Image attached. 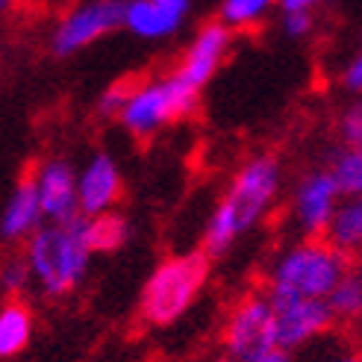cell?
<instances>
[{
  "instance_id": "6da1fadb",
  "label": "cell",
  "mask_w": 362,
  "mask_h": 362,
  "mask_svg": "<svg viewBox=\"0 0 362 362\" xmlns=\"http://www.w3.org/2000/svg\"><path fill=\"white\" fill-rule=\"evenodd\" d=\"M280 183L283 171L277 156L259 153L245 162L227 186L218 206L212 209L209 224L204 230V250L212 259L224 257L245 233H250L265 218L280 194Z\"/></svg>"
},
{
  "instance_id": "7a4b0ae2",
  "label": "cell",
  "mask_w": 362,
  "mask_h": 362,
  "mask_svg": "<svg viewBox=\"0 0 362 362\" xmlns=\"http://www.w3.org/2000/svg\"><path fill=\"white\" fill-rule=\"evenodd\" d=\"M92 253L86 215L71 221H47L24 242L33 283L47 298H65L74 292L88 274Z\"/></svg>"
},
{
  "instance_id": "3957f363",
  "label": "cell",
  "mask_w": 362,
  "mask_h": 362,
  "mask_svg": "<svg viewBox=\"0 0 362 362\" xmlns=\"http://www.w3.org/2000/svg\"><path fill=\"white\" fill-rule=\"evenodd\" d=\"M351 271V257L333 247L327 239H303L286 247L268 271V298H324Z\"/></svg>"
},
{
  "instance_id": "277c9868",
  "label": "cell",
  "mask_w": 362,
  "mask_h": 362,
  "mask_svg": "<svg viewBox=\"0 0 362 362\" xmlns=\"http://www.w3.org/2000/svg\"><path fill=\"white\" fill-rule=\"evenodd\" d=\"M209 253L192 250L162 259L148 277L139 298V315L151 327H171L180 321L209 280Z\"/></svg>"
},
{
  "instance_id": "5b68a950",
  "label": "cell",
  "mask_w": 362,
  "mask_h": 362,
  "mask_svg": "<svg viewBox=\"0 0 362 362\" xmlns=\"http://www.w3.org/2000/svg\"><path fill=\"white\" fill-rule=\"evenodd\" d=\"M197 95H201V88H194L174 71L171 77L139 83L130 100L124 103L118 121L130 136L151 139L162 127L189 118L197 110Z\"/></svg>"
},
{
  "instance_id": "8992f818",
  "label": "cell",
  "mask_w": 362,
  "mask_h": 362,
  "mask_svg": "<svg viewBox=\"0 0 362 362\" xmlns=\"http://www.w3.org/2000/svg\"><path fill=\"white\" fill-rule=\"evenodd\" d=\"M221 341H224V354L239 359V362H250L268 351L280 348L277 313H274V303H271L268 292L265 295H245L236 306H233L227 321H224Z\"/></svg>"
},
{
  "instance_id": "52a82bcc",
  "label": "cell",
  "mask_w": 362,
  "mask_h": 362,
  "mask_svg": "<svg viewBox=\"0 0 362 362\" xmlns=\"http://www.w3.org/2000/svg\"><path fill=\"white\" fill-rule=\"evenodd\" d=\"M124 4L127 0H86L77 9H71L53 30L50 50L57 57H71L103 39L106 33L124 27Z\"/></svg>"
},
{
  "instance_id": "ba28073f",
  "label": "cell",
  "mask_w": 362,
  "mask_h": 362,
  "mask_svg": "<svg viewBox=\"0 0 362 362\" xmlns=\"http://www.w3.org/2000/svg\"><path fill=\"white\" fill-rule=\"evenodd\" d=\"M341 189L336 183V177L330 168H321L306 174L292 197V221L295 227L303 233L306 239H324L330 221H333V212L341 201Z\"/></svg>"
},
{
  "instance_id": "9c48e42d",
  "label": "cell",
  "mask_w": 362,
  "mask_h": 362,
  "mask_svg": "<svg viewBox=\"0 0 362 362\" xmlns=\"http://www.w3.org/2000/svg\"><path fill=\"white\" fill-rule=\"evenodd\" d=\"M271 303L277 313V341L288 354L327 336L336 324V315L324 298H288Z\"/></svg>"
},
{
  "instance_id": "30bf717a",
  "label": "cell",
  "mask_w": 362,
  "mask_h": 362,
  "mask_svg": "<svg viewBox=\"0 0 362 362\" xmlns=\"http://www.w3.org/2000/svg\"><path fill=\"white\" fill-rule=\"evenodd\" d=\"M35 189L42 197V209L47 221H71L80 212V189H77V171L65 159H47L33 174Z\"/></svg>"
},
{
  "instance_id": "8fae6325",
  "label": "cell",
  "mask_w": 362,
  "mask_h": 362,
  "mask_svg": "<svg viewBox=\"0 0 362 362\" xmlns=\"http://www.w3.org/2000/svg\"><path fill=\"white\" fill-rule=\"evenodd\" d=\"M230 42H233V30L224 21L204 24L192 39L183 62L177 68V74L186 83H192L194 88H204L215 77V71L221 68L227 50H230Z\"/></svg>"
},
{
  "instance_id": "7c38bea8",
  "label": "cell",
  "mask_w": 362,
  "mask_h": 362,
  "mask_svg": "<svg viewBox=\"0 0 362 362\" xmlns=\"http://www.w3.org/2000/svg\"><path fill=\"white\" fill-rule=\"evenodd\" d=\"M77 189H80V212L86 218L112 212L121 201V171L118 162L110 153H95L86 162V168L77 174Z\"/></svg>"
},
{
  "instance_id": "4fadbf2b",
  "label": "cell",
  "mask_w": 362,
  "mask_h": 362,
  "mask_svg": "<svg viewBox=\"0 0 362 362\" xmlns=\"http://www.w3.org/2000/svg\"><path fill=\"white\" fill-rule=\"evenodd\" d=\"M192 0H127L124 27L141 39H165L183 27Z\"/></svg>"
},
{
  "instance_id": "5bb4252c",
  "label": "cell",
  "mask_w": 362,
  "mask_h": 362,
  "mask_svg": "<svg viewBox=\"0 0 362 362\" xmlns=\"http://www.w3.org/2000/svg\"><path fill=\"white\" fill-rule=\"evenodd\" d=\"M45 221L47 218H45V209H42L39 189H35V180L24 177L21 183L15 186L4 212H0V239H4L6 245H21Z\"/></svg>"
},
{
  "instance_id": "9a60e30c",
  "label": "cell",
  "mask_w": 362,
  "mask_h": 362,
  "mask_svg": "<svg viewBox=\"0 0 362 362\" xmlns=\"http://www.w3.org/2000/svg\"><path fill=\"white\" fill-rule=\"evenodd\" d=\"M324 239L348 257H354L362 247V197H341Z\"/></svg>"
},
{
  "instance_id": "2e32d148",
  "label": "cell",
  "mask_w": 362,
  "mask_h": 362,
  "mask_svg": "<svg viewBox=\"0 0 362 362\" xmlns=\"http://www.w3.org/2000/svg\"><path fill=\"white\" fill-rule=\"evenodd\" d=\"M33 339V313L21 300L0 306V359L18 356Z\"/></svg>"
},
{
  "instance_id": "e0dca14e",
  "label": "cell",
  "mask_w": 362,
  "mask_h": 362,
  "mask_svg": "<svg viewBox=\"0 0 362 362\" xmlns=\"http://www.w3.org/2000/svg\"><path fill=\"white\" fill-rule=\"evenodd\" d=\"M127 239H130V224H127V218L118 215L115 209L88 218V242H92L95 253H112Z\"/></svg>"
},
{
  "instance_id": "ac0fdd59",
  "label": "cell",
  "mask_w": 362,
  "mask_h": 362,
  "mask_svg": "<svg viewBox=\"0 0 362 362\" xmlns=\"http://www.w3.org/2000/svg\"><path fill=\"white\" fill-rule=\"evenodd\" d=\"M330 171L345 197H362V144H345L330 162Z\"/></svg>"
},
{
  "instance_id": "d6986e66",
  "label": "cell",
  "mask_w": 362,
  "mask_h": 362,
  "mask_svg": "<svg viewBox=\"0 0 362 362\" xmlns=\"http://www.w3.org/2000/svg\"><path fill=\"white\" fill-rule=\"evenodd\" d=\"M330 310L336 315V321H356L362 318V274L359 271H348L341 283L330 292L327 298Z\"/></svg>"
},
{
  "instance_id": "ffe728a7",
  "label": "cell",
  "mask_w": 362,
  "mask_h": 362,
  "mask_svg": "<svg viewBox=\"0 0 362 362\" xmlns=\"http://www.w3.org/2000/svg\"><path fill=\"white\" fill-rule=\"evenodd\" d=\"M280 6V0H221V21L230 30H250Z\"/></svg>"
},
{
  "instance_id": "44dd1931",
  "label": "cell",
  "mask_w": 362,
  "mask_h": 362,
  "mask_svg": "<svg viewBox=\"0 0 362 362\" xmlns=\"http://www.w3.org/2000/svg\"><path fill=\"white\" fill-rule=\"evenodd\" d=\"M33 283V271L24 253H9V257L0 259V292L15 298L21 295L24 288Z\"/></svg>"
},
{
  "instance_id": "7402d4cb",
  "label": "cell",
  "mask_w": 362,
  "mask_h": 362,
  "mask_svg": "<svg viewBox=\"0 0 362 362\" xmlns=\"http://www.w3.org/2000/svg\"><path fill=\"white\" fill-rule=\"evenodd\" d=\"M136 86H139V80H133V77L112 83V86L98 98V112H100L103 118H118L121 110H124V103L130 100V95H133Z\"/></svg>"
},
{
  "instance_id": "603a6c76",
  "label": "cell",
  "mask_w": 362,
  "mask_h": 362,
  "mask_svg": "<svg viewBox=\"0 0 362 362\" xmlns=\"http://www.w3.org/2000/svg\"><path fill=\"white\" fill-rule=\"evenodd\" d=\"M339 136L345 144H362V103H351L339 118Z\"/></svg>"
},
{
  "instance_id": "cb8c5ba5",
  "label": "cell",
  "mask_w": 362,
  "mask_h": 362,
  "mask_svg": "<svg viewBox=\"0 0 362 362\" xmlns=\"http://www.w3.org/2000/svg\"><path fill=\"white\" fill-rule=\"evenodd\" d=\"M283 30L292 39H303L315 30V15L313 12H283Z\"/></svg>"
},
{
  "instance_id": "d4e9b609",
  "label": "cell",
  "mask_w": 362,
  "mask_h": 362,
  "mask_svg": "<svg viewBox=\"0 0 362 362\" xmlns=\"http://www.w3.org/2000/svg\"><path fill=\"white\" fill-rule=\"evenodd\" d=\"M341 83H345V88H348V92H354V95H362V50H359L356 57L348 62L345 74H341Z\"/></svg>"
},
{
  "instance_id": "484cf974",
  "label": "cell",
  "mask_w": 362,
  "mask_h": 362,
  "mask_svg": "<svg viewBox=\"0 0 362 362\" xmlns=\"http://www.w3.org/2000/svg\"><path fill=\"white\" fill-rule=\"evenodd\" d=\"M318 4H324V0H280V9L283 12H313Z\"/></svg>"
},
{
  "instance_id": "4316f807",
  "label": "cell",
  "mask_w": 362,
  "mask_h": 362,
  "mask_svg": "<svg viewBox=\"0 0 362 362\" xmlns=\"http://www.w3.org/2000/svg\"><path fill=\"white\" fill-rule=\"evenodd\" d=\"M324 362H362V354H356L351 348H336Z\"/></svg>"
},
{
  "instance_id": "83f0119b",
  "label": "cell",
  "mask_w": 362,
  "mask_h": 362,
  "mask_svg": "<svg viewBox=\"0 0 362 362\" xmlns=\"http://www.w3.org/2000/svg\"><path fill=\"white\" fill-rule=\"evenodd\" d=\"M250 362H292V356H288V351H283V348H274V351H268Z\"/></svg>"
},
{
  "instance_id": "f1b7e54d",
  "label": "cell",
  "mask_w": 362,
  "mask_h": 362,
  "mask_svg": "<svg viewBox=\"0 0 362 362\" xmlns=\"http://www.w3.org/2000/svg\"><path fill=\"white\" fill-rule=\"evenodd\" d=\"M12 4H15V0H0V15H4V12H6Z\"/></svg>"
},
{
  "instance_id": "f546056e",
  "label": "cell",
  "mask_w": 362,
  "mask_h": 362,
  "mask_svg": "<svg viewBox=\"0 0 362 362\" xmlns=\"http://www.w3.org/2000/svg\"><path fill=\"white\" fill-rule=\"evenodd\" d=\"M356 271H359V274H362V247L356 250Z\"/></svg>"
},
{
  "instance_id": "4dcf8cb0",
  "label": "cell",
  "mask_w": 362,
  "mask_h": 362,
  "mask_svg": "<svg viewBox=\"0 0 362 362\" xmlns=\"http://www.w3.org/2000/svg\"><path fill=\"white\" fill-rule=\"evenodd\" d=\"M212 362H239V359H233V356H227V354H224V356H218V359H212Z\"/></svg>"
}]
</instances>
